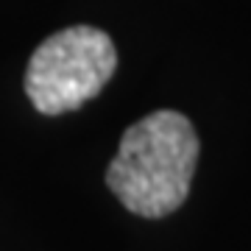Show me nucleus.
<instances>
[{
  "label": "nucleus",
  "instance_id": "obj_1",
  "mask_svg": "<svg viewBox=\"0 0 251 251\" xmlns=\"http://www.w3.org/2000/svg\"><path fill=\"white\" fill-rule=\"evenodd\" d=\"M198 151L196 128L181 112H151L123 131L106 184L128 212L165 218L184 204Z\"/></svg>",
  "mask_w": 251,
  "mask_h": 251
},
{
  "label": "nucleus",
  "instance_id": "obj_2",
  "mask_svg": "<svg viewBox=\"0 0 251 251\" xmlns=\"http://www.w3.org/2000/svg\"><path fill=\"white\" fill-rule=\"evenodd\" d=\"M117 67L115 42L100 28L70 25L36 48L25 67V95L39 115L84 106L109 84Z\"/></svg>",
  "mask_w": 251,
  "mask_h": 251
}]
</instances>
